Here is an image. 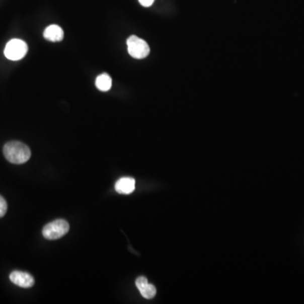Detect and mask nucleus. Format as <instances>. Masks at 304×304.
Wrapping results in <instances>:
<instances>
[{"label": "nucleus", "mask_w": 304, "mask_h": 304, "mask_svg": "<svg viewBox=\"0 0 304 304\" xmlns=\"http://www.w3.org/2000/svg\"><path fill=\"white\" fill-rule=\"evenodd\" d=\"M10 279L11 282L22 288H30L33 286L35 283L34 278L32 277L29 273L22 272L20 270H15L11 272Z\"/></svg>", "instance_id": "5"}, {"label": "nucleus", "mask_w": 304, "mask_h": 304, "mask_svg": "<svg viewBox=\"0 0 304 304\" xmlns=\"http://www.w3.org/2000/svg\"><path fill=\"white\" fill-rule=\"evenodd\" d=\"M112 84H113V82L108 73L100 74L99 76H97V80H96V86L102 92L109 91L112 87Z\"/></svg>", "instance_id": "9"}, {"label": "nucleus", "mask_w": 304, "mask_h": 304, "mask_svg": "<svg viewBox=\"0 0 304 304\" xmlns=\"http://www.w3.org/2000/svg\"><path fill=\"white\" fill-rule=\"evenodd\" d=\"M4 155L13 164H23L29 160L32 152L27 144L20 141L8 142L4 146Z\"/></svg>", "instance_id": "1"}, {"label": "nucleus", "mask_w": 304, "mask_h": 304, "mask_svg": "<svg viewBox=\"0 0 304 304\" xmlns=\"http://www.w3.org/2000/svg\"><path fill=\"white\" fill-rule=\"evenodd\" d=\"M7 202L6 199H4L3 197L0 195V218L3 217L7 212Z\"/></svg>", "instance_id": "10"}, {"label": "nucleus", "mask_w": 304, "mask_h": 304, "mask_svg": "<svg viewBox=\"0 0 304 304\" xmlns=\"http://www.w3.org/2000/svg\"><path fill=\"white\" fill-rule=\"evenodd\" d=\"M127 46H128V52L129 55L137 59L146 58L149 55V47L144 40L136 37L131 36L127 40Z\"/></svg>", "instance_id": "3"}, {"label": "nucleus", "mask_w": 304, "mask_h": 304, "mask_svg": "<svg viewBox=\"0 0 304 304\" xmlns=\"http://www.w3.org/2000/svg\"><path fill=\"white\" fill-rule=\"evenodd\" d=\"M43 37L50 42H61L63 39V31L57 25H51L45 29Z\"/></svg>", "instance_id": "8"}, {"label": "nucleus", "mask_w": 304, "mask_h": 304, "mask_svg": "<svg viewBox=\"0 0 304 304\" xmlns=\"http://www.w3.org/2000/svg\"><path fill=\"white\" fill-rule=\"evenodd\" d=\"M68 223L63 219H58L45 225L42 229V235L47 240H56L68 234Z\"/></svg>", "instance_id": "2"}, {"label": "nucleus", "mask_w": 304, "mask_h": 304, "mask_svg": "<svg viewBox=\"0 0 304 304\" xmlns=\"http://www.w3.org/2000/svg\"><path fill=\"white\" fill-rule=\"evenodd\" d=\"M27 51L28 47L26 42L21 39H12L6 44L5 55L10 60H21L26 56Z\"/></svg>", "instance_id": "4"}, {"label": "nucleus", "mask_w": 304, "mask_h": 304, "mask_svg": "<svg viewBox=\"0 0 304 304\" xmlns=\"http://www.w3.org/2000/svg\"><path fill=\"white\" fill-rule=\"evenodd\" d=\"M155 0H139V4L144 7H149L152 6V4L154 3Z\"/></svg>", "instance_id": "11"}, {"label": "nucleus", "mask_w": 304, "mask_h": 304, "mask_svg": "<svg viewBox=\"0 0 304 304\" xmlns=\"http://www.w3.org/2000/svg\"><path fill=\"white\" fill-rule=\"evenodd\" d=\"M135 285L137 288L139 289V292L142 296L146 299H151L156 296L157 294V288L155 286L149 284L147 281L146 278L144 276H139L137 278L135 281Z\"/></svg>", "instance_id": "6"}, {"label": "nucleus", "mask_w": 304, "mask_h": 304, "mask_svg": "<svg viewBox=\"0 0 304 304\" xmlns=\"http://www.w3.org/2000/svg\"><path fill=\"white\" fill-rule=\"evenodd\" d=\"M135 189V180L133 178H122L115 184V190L118 194H130Z\"/></svg>", "instance_id": "7"}]
</instances>
